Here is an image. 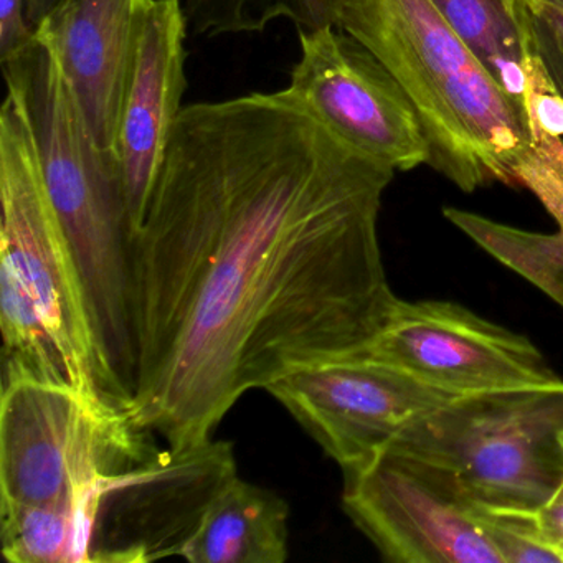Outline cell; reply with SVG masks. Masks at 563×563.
I'll use <instances>...</instances> for the list:
<instances>
[{
    "label": "cell",
    "instance_id": "obj_1",
    "mask_svg": "<svg viewBox=\"0 0 563 563\" xmlns=\"http://www.w3.org/2000/svg\"><path fill=\"white\" fill-rule=\"evenodd\" d=\"M395 173L288 88L184 107L134 240V423L196 450L246 391L361 354L398 299L378 240Z\"/></svg>",
    "mask_w": 563,
    "mask_h": 563
},
{
    "label": "cell",
    "instance_id": "obj_2",
    "mask_svg": "<svg viewBox=\"0 0 563 563\" xmlns=\"http://www.w3.org/2000/svg\"><path fill=\"white\" fill-rule=\"evenodd\" d=\"M397 78L420 117L430 161L463 192L522 187L563 233V140H543L433 0H342L338 25Z\"/></svg>",
    "mask_w": 563,
    "mask_h": 563
},
{
    "label": "cell",
    "instance_id": "obj_3",
    "mask_svg": "<svg viewBox=\"0 0 563 563\" xmlns=\"http://www.w3.org/2000/svg\"><path fill=\"white\" fill-rule=\"evenodd\" d=\"M87 292L108 374L130 405L137 372L136 260L117 156L98 143L47 37L2 62Z\"/></svg>",
    "mask_w": 563,
    "mask_h": 563
},
{
    "label": "cell",
    "instance_id": "obj_4",
    "mask_svg": "<svg viewBox=\"0 0 563 563\" xmlns=\"http://www.w3.org/2000/svg\"><path fill=\"white\" fill-rule=\"evenodd\" d=\"M2 384L68 385L124 408L104 367L80 269L52 206L27 118L0 113Z\"/></svg>",
    "mask_w": 563,
    "mask_h": 563
},
{
    "label": "cell",
    "instance_id": "obj_5",
    "mask_svg": "<svg viewBox=\"0 0 563 563\" xmlns=\"http://www.w3.org/2000/svg\"><path fill=\"white\" fill-rule=\"evenodd\" d=\"M124 408L68 385L2 384L0 506L78 504L166 451Z\"/></svg>",
    "mask_w": 563,
    "mask_h": 563
},
{
    "label": "cell",
    "instance_id": "obj_6",
    "mask_svg": "<svg viewBox=\"0 0 563 563\" xmlns=\"http://www.w3.org/2000/svg\"><path fill=\"white\" fill-rule=\"evenodd\" d=\"M563 380L454 397L387 448L446 474L477 506L539 509L563 486Z\"/></svg>",
    "mask_w": 563,
    "mask_h": 563
},
{
    "label": "cell",
    "instance_id": "obj_7",
    "mask_svg": "<svg viewBox=\"0 0 563 563\" xmlns=\"http://www.w3.org/2000/svg\"><path fill=\"white\" fill-rule=\"evenodd\" d=\"M345 474L342 506L391 563H503L474 504L446 474L385 448Z\"/></svg>",
    "mask_w": 563,
    "mask_h": 563
},
{
    "label": "cell",
    "instance_id": "obj_8",
    "mask_svg": "<svg viewBox=\"0 0 563 563\" xmlns=\"http://www.w3.org/2000/svg\"><path fill=\"white\" fill-rule=\"evenodd\" d=\"M453 397L549 387L563 380L526 335L451 301L398 298L361 352Z\"/></svg>",
    "mask_w": 563,
    "mask_h": 563
},
{
    "label": "cell",
    "instance_id": "obj_9",
    "mask_svg": "<svg viewBox=\"0 0 563 563\" xmlns=\"http://www.w3.org/2000/svg\"><path fill=\"white\" fill-rule=\"evenodd\" d=\"M266 391L344 473L377 456L401 431L454 398L364 355L301 365Z\"/></svg>",
    "mask_w": 563,
    "mask_h": 563
},
{
    "label": "cell",
    "instance_id": "obj_10",
    "mask_svg": "<svg viewBox=\"0 0 563 563\" xmlns=\"http://www.w3.org/2000/svg\"><path fill=\"white\" fill-rule=\"evenodd\" d=\"M298 34L301 58L286 88L358 153L404 173L428 164L420 117L387 67L334 25Z\"/></svg>",
    "mask_w": 563,
    "mask_h": 563
},
{
    "label": "cell",
    "instance_id": "obj_11",
    "mask_svg": "<svg viewBox=\"0 0 563 563\" xmlns=\"http://www.w3.org/2000/svg\"><path fill=\"white\" fill-rule=\"evenodd\" d=\"M187 29L180 0H153L141 21L114 143L134 240L184 110Z\"/></svg>",
    "mask_w": 563,
    "mask_h": 563
},
{
    "label": "cell",
    "instance_id": "obj_12",
    "mask_svg": "<svg viewBox=\"0 0 563 563\" xmlns=\"http://www.w3.org/2000/svg\"><path fill=\"white\" fill-rule=\"evenodd\" d=\"M153 0H64L35 31L48 38L104 150L118 121L141 21Z\"/></svg>",
    "mask_w": 563,
    "mask_h": 563
},
{
    "label": "cell",
    "instance_id": "obj_13",
    "mask_svg": "<svg viewBox=\"0 0 563 563\" xmlns=\"http://www.w3.org/2000/svg\"><path fill=\"white\" fill-rule=\"evenodd\" d=\"M289 506L236 474L209 500L179 555L192 563H283Z\"/></svg>",
    "mask_w": 563,
    "mask_h": 563
},
{
    "label": "cell",
    "instance_id": "obj_14",
    "mask_svg": "<svg viewBox=\"0 0 563 563\" xmlns=\"http://www.w3.org/2000/svg\"><path fill=\"white\" fill-rule=\"evenodd\" d=\"M433 2L499 87L527 111L532 58L529 8L520 2L514 12L504 0Z\"/></svg>",
    "mask_w": 563,
    "mask_h": 563
},
{
    "label": "cell",
    "instance_id": "obj_15",
    "mask_svg": "<svg viewBox=\"0 0 563 563\" xmlns=\"http://www.w3.org/2000/svg\"><path fill=\"white\" fill-rule=\"evenodd\" d=\"M0 537L9 562H91L90 540L70 504L0 506Z\"/></svg>",
    "mask_w": 563,
    "mask_h": 563
},
{
    "label": "cell",
    "instance_id": "obj_16",
    "mask_svg": "<svg viewBox=\"0 0 563 563\" xmlns=\"http://www.w3.org/2000/svg\"><path fill=\"white\" fill-rule=\"evenodd\" d=\"M443 216L494 258L516 269L563 305V233L523 232L454 207L444 209Z\"/></svg>",
    "mask_w": 563,
    "mask_h": 563
},
{
    "label": "cell",
    "instance_id": "obj_17",
    "mask_svg": "<svg viewBox=\"0 0 563 563\" xmlns=\"http://www.w3.org/2000/svg\"><path fill=\"white\" fill-rule=\"evenodd\" d=\"M196 35L256 34L276 19L292 22L291 0H180Z\"/></svg>",
    "mask_w": 563,
    "mask_h": 563
},
{
    "label": "cell",
    "instance_id": "obj_18",
    "mask_svg": "<svg viewBox=\"0 0 563 563\" xmlns=\"http://www.w3.org/2000/svg\"><path fill=\"white\" fill-rule=\"evenodd\" d=\"M477 512L503 563H562L543 537L537 509L477 506Z\"/></svg>",
    "mask_w": 563,
    "mask_h": 563
},
{
    "label": "cell",
    "instance_id": "obj_19",
    "mask_svg": "<svg viewBox=\"0 0 563 563\" xmlns=\"http://www.w3.org/2000/svg\"><path fill=\"white\" fill-rule=\"evenodd\" d=\"M34 37L35 27L29 21L27 0H0V60L14 57Z\"/></svg>",
    "mask_w": 563,
    "mask_h": 563
},
{
    "label": "cell",
    "instance_id": "obj_20",
    "mask_svg": "<svg viewBox=\"0 0 563 563\" xmlns=\"http://www.w3.org/2000/svg\"><path fill=\"white\" fill-rule=\"evenodd\" d=\"M529 8V5H527ZM529 24L537 54L563 97V41L556 32L529 8Z\"/></svg>",
    "mask_w": 563,
    "mask_h": 563
},
{
    "label": "cell",
    "instance_id": "obj_21",
    "mask_svg": "<svg viewBox=\"0 0 563 563\" xmlns=\"http://www.w3.org/2000/svg\"><path fill=\"white\" fill-rule=\"evenodd\" d=\"M296 27L302 31L338 25L342 0H291Z\"/></svg>",
    "mask_w": 563,
    "mask_h": 563
},
{
    "label": "cell",
    "instance_id": "obj_22",
    "mask_svg": "<svg viewBox=\"0 0 563 563\" xmlns=\"http://www.w3.org/2000/svg\"><path fill=\"white\" fill-rule=\"evenodd\" d=\"M540 529L547 542L553 547L563 563V494H556L549 503L537 509Z\"/></svg>",
    "mask_w": 563,
    "mask_h": 563
},
{
    "label": "cell",
    "instance_id": "obj_23",
    "mask_svg": "<svg viewBox=\"0 0 563 563\" xmlns=\"http://www.w3.org/2000/svg\"><path fill=\"white\" fill-rule=\"evenodd\" d=\"M64 0H27L29 21L34 27H37Z\"/></svg>",
    "mask_w": 563,
    "mask_h": 563
},
{
    "label": "cell",
    "instance_id": "obj_24",
    "mask_svg": "<svg viewBox=\"0 0 563 563\" xmlns=\"http://www.w3.org/2000/svg\"><path fill=\"white\" fill-rule=\"evenodd\" d=\"M527 5H529L536 14H539L563 41V12L556 11V9L550 8V5L540 4V2H530V4Z\"/></svg>",
    "mask_w": 563,
    "mask_h": 563
},
{
    "label": "cell",
    "instance_id": "obj_25",
    "mask_svg": "<svg viewBox=\"0 0 563 563\" xmlns=\"http://www.w3.org/2000/svg\"><path fill=\"white\" fill-rule=\"evenodd\" d=\"M520 2H523V4H530V2H540V4L550 5V8L563 12V0H509V4L516 9L519 8Z\"/></svg>",
    "mask_w": 563,
    "mask_h": 563
},
{
    "label": "cell",
    "instance_id": "obj_26",
    "mask_svg": "<svg viewBox=\"0 0 563 563\" xmlns=\"http://www.w3.org/2000/svg\"><path fill=\"white\" fill-rule=\"evenodd\" d=\"M504 2H506L507 5H509L510 9H512L514 12H517L519 11V8H512V5L509 4V0H504Z\"/></svg>",
    "mask_w": 563,
    "mask_h": 563
},
{
    "label": "cell",
    "instance_id": "obj_27",
    "mask_svg": "<svg viewBox=\"0 0 563 563\" xmlns=\"http://www.w3.org/2000/svg\"><path fill=\"white\" fill-rule=\"evenodd\" d=\"M562 444H563V434H562ZM559 493L563 494V486H562V489L559 490Z\"/></svg>",
    "mask_w": 563,
    "mask_h": 563
}]
</instances>
